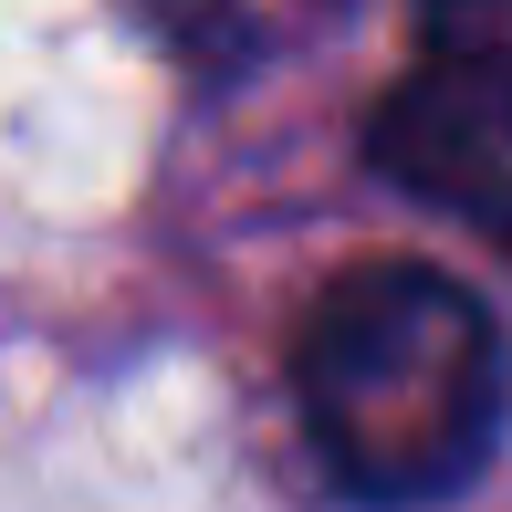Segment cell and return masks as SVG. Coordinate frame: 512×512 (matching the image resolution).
<instances>
[{
	"mask_svg": "<svg viewBox=\"0 0 512 512\" xmlns=\"http://www.w3.org/2000/svg\"><path fill=\"white\" fill-rule=\"evenodd\" d=\"M356 157L512 262V0H408V63L366 95Z\"/></svg>",
	"mask_w": 512,
	"mask_h": 512,
	"instance_id": "cell-2",
	"label": "cell"
},
{
	"mask_svg": "<svg viewBox=\"0 0 512 512\" xmlns=\"http://www.w3.org/2000/svg\"><path fill=\"white\" fill-rule=\"evenodd\" d=\"M126 11H136V32H147L189 84H241L251 63H262L251 0H126Z\"/></svg>",
	"mask_w": 512,
	"mask_h": 512,
	"instance_id": "cell-3",
	"label": "cell"
},
{
	"mask_svg": "<svg viewBox=\"0 0 512 512\" xmlns=\"http://www.w3.org/2000/svg\"><path fill=\"white\" fill-rule=\"evenodd\" d=\"M283 398L345 512H450L512 429V324L460 262L356 251L283 335Z\"/></svg>",
	"mask_w": 512,
	"mask_h": 512,
	"instance_id": "cell-1",
	"label": "cell"
}]
</instances>
